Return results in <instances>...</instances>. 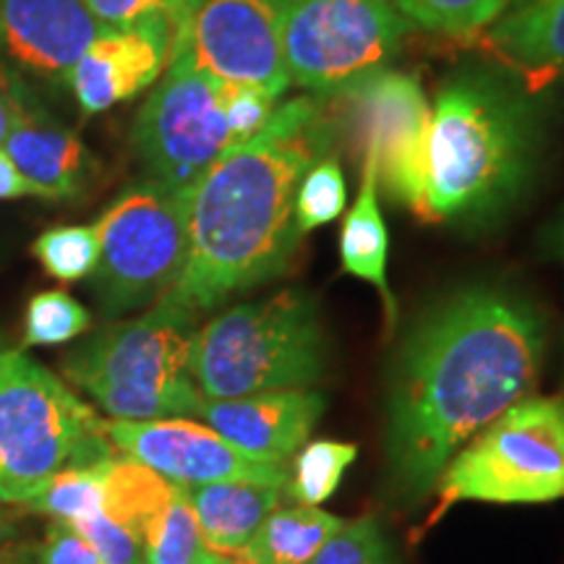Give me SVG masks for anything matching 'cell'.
Listing matches in <instances>:
<instances>
[{"instance_id": "1", "label": "cell", "mask_w": 564, "mask_h": 564, "mask_svg": "<svg viewBox=\"0 0 564 564\" xmlns=\"http://www.w3.org/2000/svg\"><path fill=\"white\" fill-rule=\"evenodd\" d=\"M544 348L539 308L499 285L460 288L419 316L387 384V468L400 502L432 494L457 449L531 394Z\"/></svg>"}, {"instance_id": "2", "label": "cell", "mask_w": 564, "mask_h": 564, "mask_svg": "<svg viewBox=\"0 0 564 564\" xmlns=\"http://www.w3.org/2000/svg\"><path fill=\"white\" fill-rule=\"evenodd\" d=\"M322 97L274 108L257 137L223 154L188 194V246L171 299L196 319L236 293L280 278L301 243L295 199L335 144Z\"/></svg>"}, {"instance_id": "3", "label": "cell", "mask_w": 564, "mask_h": 564, "mask_svg": "<svg viewBox=\"0 0 564 564\" xmlns=\"http://www.w3.org/2000/svg\"><path fill=\"white\" fill-rule=\"evenodd\" d=\"M539 150L541 112L528 89L499 70H457L432 108L421 220H486L512 207Z\"/></svg>"}, {"instance_id": "4", "label": "cell", "mask_w": 564, "mask_h": 564, "mask_svg": "<svg viewBox=\"0 0 564 564\" xmlns=\"http://www.w3.org/2000/svg\"><path fill=\"white\" fill-rule=\"evenodd\" d=\"M329 343L319 306L299 288L238 303L194 337L192 379L204 400L306 390L324 379Z\"/></svg>"}, {"instance_id": "5", "label": "cell", "mask_w": 564, "mask_h": 564, "mask_svg": "<svg viewBox=\"0 0 564 564\" xmlns=\"http://www.w3.org/2000/svg\"><path fill=\"white\" fill-rule=\"evenodd\" d=\"M196 316L162 295L147 314L116 322L63 361V373L112 421L196 415L202 394L192 379Z\"/></svg>"}, {"instance_id": "6", "label": "cell", "mask_w": 564, "mask_h": 564, "mask_svg": "<svg viewBox=\"0 0 564 564\" xmlns=\"http://www.w3.org/2000/svg\"><path fill=\"white\" fill-rule=\"evenodd\" d=\"M110 455L95 408L26 352L0 348V502L30 505L66 465Z\"/></svg>"}, {"instance_id": "7", "label": "cell", "mask_w": 564, "mask_h": 564, "mask_svg": "<svg viewBox=\"0 0 564 564\" xmlns=\"http://www.w3.org/2000/svg\"><path fill=\"white\" fill-rule=\"evenodd\" d=\"M434 491L432 523L457 502L544 505L564 499V400L523 398L457 449Z\"/></svg>"}, {"instance_id": "8", "label": "cell", "mask_w": 564, "mask_h": 564, "mask_svg": "<svg viewBox=\"0 0 564 564\" xmlns=\"http://www.w3.org/2000/svg\"><path fill=\"white\" fill-rule=\"evenodd\" d=\"M188 194L154 178L139 181L95 223L100 259L91 282L105 314L147 308L173 291L186 262Z\"/></svg>"}, {"instance_id": "9", "label": "cell", "mask_w": 564, "mask_h": 564, "mask_svg": "<svg viewBox=\"0 0 564 564\" xmlns=\"http://www.w3.org/2000/svg\"><path fill=\"white\" fill-rule=\"evenodd\" d=\"M411 26L392 0H280L288 76L322 100L384 68Z\"/></svg>"}, {"instance_id": "10", "label": "cell", "mask_w": 564, "mask_h": 564, "mask_svg": "<svg viewBox=\"0 0 564 564\" xmlns=\"http://www.w3.org/2000/svg\"><path fill=\"white\" fill-rule=\"evenodd\" d=\"M225 91L228 82L204 70L183 45L173 47L165 76L133 123V144L150 178L192 192L202 175L236 147Z\"/></svg>"}, {"instance_id": "11", "label": "cell", "mask_w": 564, "mask_h": 564, "mask_svg": "<svg viewBox=\"0 0 564 564\" xmlns=\"http://www.w3.org/2000/svg\"><path fill=\"white\" fill-rule=\"evenodd\" d=\"M327 100L335 133H345L358 162H373L379 188L423 217L432 108L421 84L403 70L379 68Z\"/></svg>"}, {"instance_id": "12", "label": "cell", "mask_w": 564, "mask_h": 564, "mask_svg": "<svg viewBox=\"0 0 564 564\" xmlns=\"http://www.w3.org/2000/svg\"><path fill=\"white\" fill-rule=\"evenodd\" d=\"M183 45L217 79L264 89L280 100L291 87L280 40V0H204L192 13Z\"/></svg>"}, {"instance_id": "13", "label": "cell", "mask_w": 564, "mask_h": 564, "mask_svg": "<svg viewBox=\"0 0 564 564\" xmlns=\"http://www.w3.org/2000/svg\"><path fill=\"white\" fill-rule=\"evenodd\" d=\"M108 440L118 453L178 486L215 481H257L285 486L288 468L257 460L207 423L188 419L110 421Z\"/></svg>"}, {"instance_id": "14", "label": "cell", "mask_w": 564, "mask_h": 564, "mask_svg": "<svg viewBox=\"0 0 564 564\" xmlns=\"http://www.w3.org/2000/svg\"><path fill=\"white\" fill-rule=\"evenodd\" d=\"M175 37L178 32L165 21L100 34L66 82L79 108L97 116L152 87L171 63Z\"/></svg>"}, {"instance_id": "15", "label": "cell", "mask_w": 564, "mask_h": 564, "mask_svg": "<svg viewBox=\"0 0 564 564\" xmlns=\"http://www.w3.org/2000/svg\"><path fill=\"white\" fill-rule=\"evenodd\" d=\"M327 400L319 390H274L228 400H204L199 413L209 429L257 460L285 465L312 436Z\"/></svg>"}, {"instance_id": "16", "label": "cell", "mask_w": 564, "mask_h": 564, "mask_svg": "<svg viewBox=\"0 0 564 564\" xmlns=\"http://www.w3.org/2000/svg\"><path fill=\"white\" fill-rule=\"evenodd\" d=\"M105 32L84 0H0V47L45 79L68 82L76 61Z\"/></svg>"}, {"instance_id": "17", "label": "cell", "mask_w": 564, "mask_h": 564, "mask_svg": "<svg viewBox=\"0 0 564 564\" xmlns=\"http://www.w3.org/2000/svg\"><path fill=\"white\" fill-rule=\"evenodd\" d=\"M3 147L30 194L42 199H76L97 173L87 144L34 100L26 102Z\"/></svg>"}, {"instance_id": "18", "label": "cell", "mask_w": 564, "mask_h": 564, "mask_svg": "<svg viewBox=\"0 0 564 564\" xmlns=\"http://www.w3.org/2000/svg\"><path fill=\"white\" fill-rule=\"evenodd\" d=\"M280 489L257 481L186 486L204 546L215 554H243L259 525L280 507Z\"/></svg>"}, {"instance_id": "19", "label": "cell", "mask_w": 564, "mask_h": 564, "mask_svg": "<svg viewBox=\"0 0 564 564\" xmlns=\"http://www.w3.org/2000/svg\"><path fill=\"white\" fill-rule=\"evenodd\" d=\"M489 40L518 66L564 76V0H507Z\"/></svg>"}, {"instance_id": "20", "label": "cell", "mask_w": 564, "mask_h": 564, "mask_svg": "<svg viewBox=\"0 0 564 564\" xmlns=\"http://www.w3.org/2000/svg\"><path fill=\"white\" fill-rule=\"evenodd\" d=\"M379 183L371 160H361V188L343 223L340 259L343 270L350 278H358L377 288L379 299L384 301L387 319L394 322V299L387 280V257H390V236L379 209Z\"/></svg>"}, {"instance_id": "21", "label": "cell", "mask_w": 564, "mask_h": 564, "mask_svg": "<svg viewBox=\"0 0 564 564\" xmlns=\"http://www.w3.org/2000/svg\"><path fill=\"white\" fill-rule=\"evenodd\" d=\"M343 525V518L322 507H278L259 525L243 554L253 564H312Z\"/></svg>"}, {"instance_id": "22", "label": "cell", "mask_w": 564, "mask_h": 564, "mask_svg": "<svg viewBox=\"0 0 564 564\" xmlns=\"http://www.w3.org/2000/svg\"><path fill=\"white\" fill-rule=\"evenodd\" d=\"M173 481L154 474L126 455L110 457L105 465V514L121 523L144 544V535L154 520L171 505L175 494Z\"/></svg>"}, {"instance_id": "23", "label": "cell", "mask_w": 564, "mask_h": 564, "mask_svg": "<svg viewBox=\"0 0 564 564\" xmlns=\"http://www.w3.org/2000/svg\"><path fill=\"white\" fill-rule=\"evenodd\" d=\"M108 460L95 465H66L51 478V484L40 491V497L30 502V507L68 525L97 518L105 512V465Z\"/></svg>"}, {"instance_id": "24", "label": "cell", "mask_w": 564, "mask_h": 564, "mask_svg": "<svg viewBox=\"0 0 564 564\" xmlns=\"http://www.w3.org/2000/svg\"><path fill=\"white\" fill-rule=\"evenodd\" d=\"M352 442L314 440L295 453L293 474H288V491L295 505L322 507L340 486L345 470L356 460Z\"/></svg>"}, {"instance_id": "25", "label": "cell", "mask_w": 564, "mask_h": 564, "mask_svg": "<svg viewBox=\"0 0 564 564\" xmlns=\"http://www.w3.org/2000/svg\"><path fill=\"white\" fill-rule=\"evenodd\" d=\"M207 552L186 486H175L167 510L154 520L141 544V564H202Z\"/></svg>"}, {"instance_id": "26", "label": "cell", "mask_w": 564, "mask_h": 564, "mask_svg": "<svg viewBox=\"0 0 564 564\" xmlns=\"http://www.w3.org/2000/svg\"><path fill=\"white\" fill-rule=\"evenodd\" d=\"M34 259L51 278L76 282L89 278L100 259V238L95 225H58L32 243Z\"/></svg>"}, {"instance_id": "27", "label": "cell", "mask_w": 564, "mask_h": 564, "mask_svg": "<svg viewBox=\"0 0 564 564\" xmlns=\"http://www.w3.org/2000/svg\"><path fill=\"white\" fill-rule=\"evenodd\" d=\"M394 9L423 30L442 34H474L491 26L507 0H392Z\"/></svg>"}, {"instance_id": "28", "label": "cell", "mask_w": 564, "mask_h": 564, "mask_svg": "<svg viewBox=\"0 0 564 564\" xmlns=\"http://www.w3.org/2000/svg\"><path fill=\"white\" fill-rule=\"evenodd\" d=\"M91 327V314L66 291L32 295L24 314L26 345H63Z\"/></svg>"}, {"instance_id": "29", "label": "cell", "mask_w": 564, "mask_h": 564, "mask_svg": "<svg viewBox=\"0 0 564 564\" xmlns=\"http://www.w3.org/2000/svg\"><path fill=\"white\" fill-rule=\"evenodd\" d=\"M345 199H348V188H345L343 167L327 154L314 167H308L301 181L299 199H295V220H299L301 236L337 220L345 212Z\"/></svg>"}, {"instance_id": "30", "label": "cell", "mask_w": 564, "mask_h": 564, "mask_svg": "<svg viewBox=\"0 0 564 564\" xmlns=\"http://www.w3.org/2000/svg\"><path fill=\"white\" fill-rule=\"evenodd\" d=\"M84 3L91 17L108 30H129V26L165 21L181 34L188 30L194 13V6L188 0H84Z\"/></svg>"}, {"instance_id": "31", "label": "cell", "mask_w": 564, "mask_h": 564, "mask_svg": "<svg viewBox=\"0 0 564 564\" xmlns=\"http://www.w3.org/2000/svg\"><path fill=\"white\" fill-rule=\"evenodd\" d=\"M312 564H394V560L377 518L366 514L350 523L345 520Z\"/></svg>"}, {"instance_id": "32", "label": "cell", "mask_w": 564, "mask_h": 564, "mask_svg": "<svg viewBox=\"0 0 564 564\" xmlns=\"http://www.w3.org/2000/svg\"><path fill=\"white\" fill-rule=\"evenodd\" d=\"M274 108H278V100H274L272 95H267L264 89L228 82V91H225V112H228L230 133L236 147L246 144L251 137H257L272 118Z\"/></svg>"}, {"instance_id": "33", "label": "cell", "mask_w": 564, "mask_h": 564, "mask_svg": "<svg viewBox=\"0 0 564 564\" xmlns=\"http://www.w3.org/2000/svg\"><path fill=\"white\" fill-rule=\"evenodd\" d=\"M74 528L89 541L102 564H141V541L105 512Z\"/></svg>"}, {"instance_id": "34", "label": "cell", "mask_w": 564, "mask_h": 564, "mask_svg": "<svg viewBox=\"0 0 564 564\" xmlns=\"http://www.w3.org/2000/svg\"><path fill=\"white\" fill-rule=\"evenodd\" d=\"M40 564H102L95 549L74 525L53 520L45 544L37 554Z\"/></svg>"}, {"instance_id": "35", "label": "cell", "mask_w": 564, "mask_h": 564, "mask_svg": "<svg viewBox=\"0 0 564 564\" xmlns=\"http://www.w3.org/2000/svg\"><path fill=\"white\" fill-rule=\"evenodd\" d=\"M26 102H30V97H26V89L21 87V82L9 68H0V144H6Z\"/></svg>"}, {"instance_id": "36", "label": "cell", "mask_w": 564, "mask_h": 564, "mask_svg": "<svg viewBox=\"0 0 564 564\" xmlns=\"http://www.w3.org/2000/svg\"><path fill=\"white\" fill-rule=\"evenodd\" d=\"M19 196H30V186L13 167L9 154L0 152V199H19Z\"/></svg>"}, {"instance_id": "37", "label": "cell", "mask_w": 564, "mask_h": 564, "mask_svg": "<svg viewBox=\"0 0 564 564\" xmlns=\"http://www.w3.org/2000/svg\"><path fill=\"white\" fill-rule=\"evenodd\" d=\"M0 564H40V562L32 549L9 546V549H0Z\"/></svg>"}, {"instance_id": "38", "label": "cell", "mask_w": 564, "mask_h": 564, "mask_svg": "<svg viewBox=\"0 0 564 564\" xmlns=\"http://www.w3.org/2000/svg\"><path fill=\"white\" fill-rule=\"evenodd\" d=\"M549 249H552L554 257L564 264V215L554 223L552 236H549Z\"/></svg>"}, {"instance_id": "39", "label": "cell", "mask_w": 564, "mask_h": 564, "mask_svg": "<svg viewBox=\"0 0 564 564\" xmlns=\"http://www.w3.org/2000/svg\"><path fill=\"white\" fill-rule=\"evenodd\" d=\"M202 564H253L246 554H215V552H204Z\"/></svg>"}, {"instance_id": "40", "label": "cell", "mask_w": 564, "mask_h": 564, "mask_svg": "<svg viewBox=\"0 0 564 564\" xmlns=\"http://www.w3.org/2000/svg\"><path fill=\"white\" fill-rule=\"evenodd\" d=\"M9 533H11V523H9V518H6V512L0 510V539H6Z\"/></svg>"}, {"instance_id": "41", "label": "cell", "mask_w": 564, "mask_h": 564, "mask_svg": "<svg viewBox=\"0 0 564 564\" xmlns=\"http://www.w3.org/2000/svg\"><path fill=\"white\" fill-rule=\"evenodd\" d=\"M188 3H192V6H194V9H196V6H199V3H204V0H188Z\"/></svg>"}]
</instances>
